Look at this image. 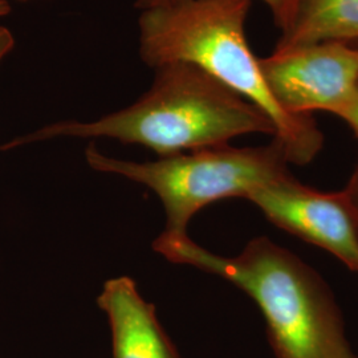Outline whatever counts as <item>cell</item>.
Masks as SVG:
<instances>
[{
  "instance_id": "6da1fadb",
  "label": "cell",
  "mask_w": 358,
  "mask_h": 358,
  "mask_svg": "<svg viewBox=\"0 0 358 358\" xmlns=\"http://www.w3.org/2000/svg\"><path fill=\"white\" fill-rule=\"evenodd\" d=\"M252 0H161L141 10L140 56L150 68L192 64L267 115L288 162L307 165L324 136L310 115H292L269 90L245 38Z\"/></svg>"
},
{
  "instance_id": "7a4b0ae2",
  "label": "cell",
  "mask_w": 358,
  "mask_h": 358,
  "mask_svg": "<svg viewBox=\"0 0 358 358\" xmlns=\"http://www.w3.org/2000/svg\"><path fill=\"white\" fill-rule=\"evenodd\" d=\"M272 134L267 115L199 68H155L150 90L125 109L90 122L62 121L16 138L1 149L53 138H113L138 143L159 157L229 145L244 134Z\"/></svg>"
},
{
  "instance_id": "3957f363",
  "label": "cell",
  "mask_w": 358,
  "mask_h": 358,
  "mask_svg": "<svg viewBox=\"0 0 358 358\" xmlns=\"http://www.w3.org/2000/svg\"><path fill=\"white\" fill-rule=\"evenodd\" d=\"M153 248L173 263L217 275L248 294L266 320L276 358H357L325 282L268 238L252 239L231 257L207 251L189 235L162 232Z\"/></svg>"
},
{
  "instance_id": "277c9868",
  "label": "cell",
  "mask_w": 358,
  "mask_h": 358,
  "mask_svg": "<svg viewBox=\"0 0 358 358\" xmlns=\"http://www.w3.org/2000/svg\"><path fill=\"white\" fill-rule=\"evenodd\" d=\"M85 159L93 170L141 183L161 199L170 236L187 235L192 217L224 198L247 199L252 192L289 177V164L276 140L259 148L223 145L134 162L105 155L90 143Z\"/></svg>"
},
{
  "instance_id": "5b68a950",
  "label": "cell",
  "mask_w": 358,
  "mask_h": 358,
  "mask_svg": "<svg viewBox=\"0 0 358 358\" xmlns=\"http://www.w3.org/2000/svg\"><path fill=\"white\" fill-rule=\"evenodd\" d=\"M260 66L273 97L292 115H333L358 90V48L346 43L275 48Z\"/></svg>"
},
{
  "instance_id": "8992f818",
  "label": "cell",
  "mask_w": 358,
  "mask_h": 358,
  "mask_svg": "<svg viewBox=\"0 0 358 358\" xmlns=\"http://www.w3.org/2000/svg\"><path fill=\"white\" fill-rule=\"evenodd\" d=\"M276 227L328 251L358 273V229L345 194L322 192L289 176L248 198Z\"/></svg>"
},
{
  "instance_id": "52a82bcc",
  "label": "cell",
  "mask_w": 358,
  "mask_h": 358,
  "mask_svg": "<svg viewBox=\"0 0 358 358\" xmlns=\"http://www.w3.org/2000/svg\"><path fill=\"white\" fill-rule=\"evenodd\" d=\"M97 304L110 325L113 358H180L158 321L155 307L145 301L133 279H109Z\"/></svg>"
},
{
  "instance_id": "ba28073f",
  "label": "cell",
  "mask_w": 358,
  "mask_h": 358,
  "mask_svg": "<svg viewBox=\"0 0 358 358\" xmlns=\"http://www.w3.org/2000/svg\"><path fill=\"white\" fill-rule=\"evenodd\" d=\"M276 48L358 40V0H300Z\"/></svg>"
},
{
  "instance_id": "9c48e42d",
  "label": "cell",
  "mask_w": 358,
  "mask_h": 358,
  "mask_svg": "<svg viewBox=\"0 0 358 358\" xmlns=\"http://www.w3.org/2000/svg\"><path fill=\"white\" fill-rule=\"evenodd\" d=\"M158 1L161 0H136L134 7L141 11ZM260 1H263L267 6L269 13H272L275 23L280 27L282 31H284L291 23L300 0H260Z\"/></svg>"
},
{
  "instance_id": "30bf717a",
  "label": "cell",
  "mask_w": 358,
  "mask_h": 358,
  "mask_svg": "<svg viewBox=\"0 0 358 358\" xmlns=\"http://www.w3.org/2000/svg\"><path fill=\"white\" fill-rule=\"evenodd\" d=\"M333 115H337L343 121H345L346 124L350 127V129L355 131V134L358 137V90Z\"/></svg>"
},
{
  "instance_id": "8fae6325",
  "label": "cell",
  "mask_w": 358,
  "mask_h": 358,
  "mask_svg": "<svg viewBox=\"0 0 358 358\" xmlns=\"http://www.w3.org/2000/svg\"><path fill=\"white\" fill-rule=\"evenodd\" d=\"M343 192L345 194L346 199L350 205L358 229V165L356 170H355V173H353V176H352V178L349 179V182H348V185H346V187Z\"/></svg>"
},
{
  "instance_id": "7c38bea8",
  "label": "cell",
  "mask_w": 358,
  "mask_h": 358,
  "mask_svg": "<svg viewBox=\"0 0 358 358\" xmlns=\"http://www.w3.org/2000/svg\"><path fill=\"white\" fill-rule=\"evenodd\" d=\"M15 38L8 28L0 26V63L1 60L13 51Z\"/></svg>"
},
{
  "instance_id": "4fadbf2b",
  "label": "cell",
  "mask_w": 358,
  "mask_h": 358,
  "mask_svg": "<svg viewBox=\"0 0 358 358\" xmlns=\"http://www.w3.org/2000/svg\"><path fill=\"white\" fill-rule=\"evenodd\" d=\"M10 11H11L10 3L7 0H0V17L6 16Z\"/></svg>"
},
{
  "instance_id": "5bb4252c",
  "label": "cell",
  "mask_w": 358,
  "mask_h": 358,
  "mask_svg": "<svg viewBox=\"0 0 358 358\" xmlns=\"http://www.w3.org/2000/svg\"><path fill=\"white\" fill-rule=\"evenodd\" d=\"M20 1H27V0H20Z\"/></svg>"
}]
</instances>
